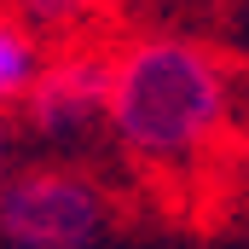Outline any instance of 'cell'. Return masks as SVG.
Wrapping results in <instances>:
<instances>
[{
	"label": "cell",
	"mask_w": 249,
	"mask_h": 249,
	"mask_svg": "<svg viewBox=\"0 0 249 249\" xmlns=\"http://www.w3.org/2000/svg\"><path fill=\"white\" fill-rule=\"evenodd\" d=\"M41 64H47L41 35H35L18 12H0V110H6V105H23V93L35 87Z\"/></svg>",
	"instance_id": "4"
},
{
	"label": "cell",
	"mask_w": 249,
	"mask_h": 249,
	"mask_svg": "<svg viewBox=\"0 0 249 249\" xmlns=\"http://www.w3.org/2000/svg\"><path fill=\"white\" fill-rule=\"evenodd\" d=\"M110 232V197L81 168L29 162L0 180V244L6 249H99Z\"/></svg>",
	"instance_id": "2"
},
{
	"label": "cell",
	"mask_w": 249,
	"mask_h": 249,
	"mask_svg": "<svg viewBox=\"0 0 249 249\" xmlns=\"http://www.w3.org/2000/svg\"><path fill=\"white\" fill-rule=\"evenodd\" d=\"M0 180H6V122H0Z\"/></svg>",
	"instance_id": "6"
},
{
	"label": "cell",
	"mask_w": 249,
	"mask_h": 249,
	"mask_svg": "<svg viewBox=\"0 0 249 249\" xmlns=\"http://www.w3.org/2000/svg\"><path fill=\"white\" fill-rule=\"evenodd\" d=\"M105 0H12V12L41 35V41H75Z\"/></svg>",
	"instance_id": "5"
},
{
	"label": "cell",
	"mask_w": 249,
	"mask_h": 249,
	"mask_svg": "<svg viewBox=\"0 0 249 249\" xmlns=\"http://www.w3.org/2000/svg\"><path fill=\"white\" fill-rule=\"evenodd\" d=\"M232 110L226 64L191 35H133L116 47L110 87V139L122 157L145 168H186L197 162Z\"/></svg>",
	"instance_id": "1"
},
{
	"label": "cell",
	"mask_w": 249,
	"mask_h": 249,
	"mask_svg": "<svg viewBox=\"0 0 249 249\" xmlns=\"http://www.w3.org/2000/svg\"><path fill=\"white\" fill-rule=\"evenodd\" d=\"M110 87H116V53L64 41L58 53H47L18 116L41 145H75V139L110 127Z\"/></svg>",
	"instance_id": "3"
}]
</instances>
